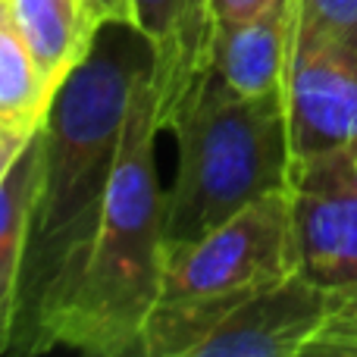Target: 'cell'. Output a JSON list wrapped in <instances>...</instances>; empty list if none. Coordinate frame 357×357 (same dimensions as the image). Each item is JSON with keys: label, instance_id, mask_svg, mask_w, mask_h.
<instances>
[{"label": "cell", "instance_id": "cell-1", "mask_svg": "<svg viewBox=\"0 0 357 357\" xmlns=\"http://www.w3.org/2000/svg\"><path fill=\"white\" fill-rule=\"evenodd\" d=\"M100 29L91 54L66 75L41 126V169L22 276L19 335L38 351L50 323L79 285L119 157L132 75L142 56ZM13 345V348H16Z\"/></svg>", "mask_w": 357, "mask_h": 357}, {"label": "cell", "instance_id": "cell-2", "mask_svg": "<svg viewBox=\"0 0 357 357\" xmlns=\"http://www.w3.org/2000/svg\"><path fill=\"white\" fill-rule=\"evenodd\" d=\"M157 132V94L148 60L132 75L123 142L94 248L38 351L66 345L98 357L142 354L144 326L160 301L167 273L163 195L154 167Z\"/></svg>", "mask_w": 357, "mask_h": 357}, {"label": "cell", "instance_id": "cell-3", "mask_svg": "<svg viewBox=\"0 0 357 357\" xmlns=\"http://www.w3.org/2000/svg\"><path fill=\"white\" fill-rule=\"evenodd\" d=\"M178 169L163 195L167 260L251 201L289 188L291 148L282 91L251 100L197 94L169 129Z\"/></svg>", "mask_w": 357, "mask_h": 357}, {"label": "cell", "instance_id": "cell-4", "mask_svg": "<svg viewBox=\"0 0 357 357\" xmlns=\"http://www.w3.org/2000/svg\"><path fill=\"white\" fill-rule=\"evenodd\" d=\"M289 276H295L291 191L279 188L173 254L163 273L160 301L251 298Z\"/></svg>", "mask_w": 357, "mask_h": 357}, {"label": "cell", "instance_id": "cell-5", "mask_svg": "<svg viewBox=\"0 0 357 357\" xmlns=\"http://www.w3.org/2000/svg\"><path fill=\"white\" fill-rule=\"evenodd\" d=\"M282 98L291 163L357 154V50L295 31Z\"/></svg>", "mask_w": 357, "mask_h": 357}, {"label": "cell", "instance_id": "cell-6", "mask_svg": "<svg viewBox=\"0 0 357 357\" xmlns=\"http://www.w3.org/2000/svg\"><path fill=\"white\" fill-rule=\"evenodd\" d=\"M289 191L295 273L333 295L357 285L354 157L291 163Z\"/></svg>", "mask_w": 357, "mask_h": 357}, {"label": "cell", "instance_id": "cell-7", "mask_svg": "<svg viewBox=\"0 0 357 357\" xmlns=\"http://www.w3.org/2000/svg\"><path fill=\"white\" fill-rule=\"evenodd\" d=\"M333 307V291L289 276L235 304L191 357H304Z\"/></svg>", "mask_w": 357, "mask_h": 357}, {"label": "cell", "instance_id": "cell-8", "mask_svg": "<svg viewBox=\"0 0 357 357\" xmlns=\"http://www.w3.org/2000/svg\"><path fill=\"white\" fill-rule=\"evenodd\" d=\"M132 29L151 50L157 126L169 132L195 104L213 60V6L210 0H132Z\"/></svg>", "mask_w": 357, "mask_h": 357}, {"label": "cell", "instance_id": "cell-9", "mask_svg": "<svg viewBox=\"0 0 357 357\" xmlns=\"http://www.w3.org/2000/svg\"><path fill=\"white\" fill-rule=\"evenodd\" d=\"M295 41V0L254 16L248 22L216 25L213 60L197 94L251 100L282 91Z\"/></svg>", "mask_w": 357, "mask_h": 357}, {"label": "cell", "instance_id": "cell-10", "mask_svg": "<svg viewBox=\"0 0 357 357\" xmlns=\"http://www.w3.org/2000/svg\"><path fill=\"white\" fill-rule=\"evenodd\" d=\"M38 169H41V129L16 151L13 163L0 176V351H10L19 333Z\"/></svg>", "mask_w": 357, "mask_h": 357}, {"label": "cell", "instance_id": "cell-11", "mask_svg": "<svg viewBox=\"0 0 357 357\" xmlns=\"http://www.w3.org/2000/svg\"><path fill=\"white\" fill-rule=\"evenodd\" d=\"M10 10L44 82L56 94L66 75L91 54L100 35L88 0H10Z\"/></svg>", "mask_w": 357, "mask_h": 357}, {"label": "cell", "instance_id": "cell-12", "mask_svg": "<svg viewBox=\"0 0 357 357\" xmlns=\"http://www.w3.org/2000/svg\"><path fill=\"white\" fill-rule=\"evenodd\" d=\"M50 100L54 91L13 19L10 0H0V138L25 142L35 135L44 126Z\"/></svg>", "mask_w": 357, "mask_h": 357}, {"label": "cell", "instance_id": "cell-13", "mask_svg": "<svg viewBox=\"0 0 357 357\" xmlns=\"http://www.w3.org/2000/svg\"><path fill=\"white\" fill-rule=\"evenodd\" d=\"M295 31L357 50V0H295Z\"/></svg>", "mask_w": 357, "mask_h": 357}, {"label": "cell", "instance_id": "cell-14", "mask_svg": "<svg viewBox=\"0 0 357 357\" xmlns=\"http://www.w3.org/2000/svg\"><path fill=\"white\" fill-rule=\"evenodd\" d=\"M304 357H357V285L333 295L326 323Z\"/></svg>", "mask_w": 357, "mask_h": 357}, {"label": "cell", "instance_id": "cell-15", "mask_svg": "<svg viewBox=\"0 0 357 357\" xmlns=\"http://www.w3.org/2000/svg\"><path fill=\"white\" fill-rule=\"evenodd\" d=\"M279 3H282V0H210L216 25L248 22V19L264 16L266 10H273V6H279Z\"/></svg>", "mask_w": 357, "mask_h": 357}, {"label": "cell", "instance_id": "cell-16", "mask_svg": "<svg viewBox=\"0 0 357 357\" xmlns=\"http://www.w3.org/2000/svg\"><path fill=\"white\" fill-rule=\"evenodd\" d=\"M94 22L104 25H132V0H88Z\"/></svg>", "mask_w": 357, "mask_h": 357}, {"label": "cell", "instance_id": "cell-17", "mask_svg": "<svg viewBox=\"0 0 357 357\" xmlns=\"http://www.w3.org/2000/svg\"><path fill=\"white\" fill-rule=\"evenodd\" d=\"M29 138H31V135H29ZM6 144H22V142H16V138H0V151H3Z\"/></svg>", "mask_w": 357, "mask_h": 357}, {"label": "cell", "instance_id": "cell-18", "mask_svg": "<svg viewBox=\"0 0 357 357\" xmlns=\"http://www.w3.org/2000/svg\"><path fill=\"white\" fill-rule=\"evenodd\" d=\"M354 185H357V154H354Z\"/></svg>", "mask_w": 357, "mask_h": 357}]
</instances>
